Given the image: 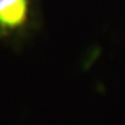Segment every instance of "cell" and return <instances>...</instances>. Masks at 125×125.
Here are the masks:
<instances>
[{
	"mask_svg": "<svg viewBox=\"0 0 125 125\" xmlns=\"http://www.w3.org/2000/svg\"><path fill=\"white\" fill-rule=\"evenodd\" d=\"M33 0H0V38L24 32L32 18Z\"/></svg>",
	"mask_w": 125,
	"mask_h": 125,
	"instance_id": "obj_1",
	"label": "cell"
}]
</instances>
